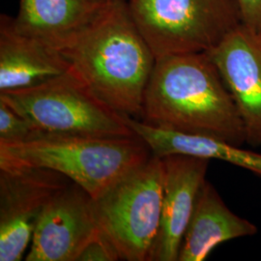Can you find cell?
I'll return each instance as SVG.
<instances>
[{"instance_id": "obj_1", "label": "cell", "mask_w": 261, "mask_h": 261, "mask_svg": "<svg viewBox=\"0 0 261 261\" xmlns=\"http://www.w3.org/2000/svg\"><path fill=\"white\" fill-rule=\"evenodd\" d=\"M61 53L95 97L123 116L141 118L157 58L133 19L128 1H107Z\"/></svg>"}, {"instance_id": "obj_2", "label": "cell", "mask_w": 261, "mask_h": 261, "mask_svg": "<svg viewBox=\"0 0 261 261\" xmlns=\"http://www.w3.org/2000/svg\"><path fill=\"white\" fill-rule=\"evenodd\" d=\"M142 121L242 146L246 136L233 99L207 53L156 59L146 86Z\"/></svg>"}, {"instance_id": "obj_3", "label": "cell", "mask_w": 261, "mask_h": 261, "mask_svg": "<svg viewBox=\"0 0 261 261\" xmlns=\"http://www.w3.org/2000/svg\"><path fill=\"white\" fill-rule=\"evenodd\" d=\"M152 156L138 136L99 138L45 134L17 144L0 143V168H47L82 187L93 198Z\"/></svg>"}, {"instance_id": "obj_4", "label": "cell", "mask_w": 261, "mask_h": 261, "mask_svg": "<svg viewBox=\"0 0 261 261\" xmlns=\"http://www.w3.org/2000/svg\"><path fill=\"white\" fill-rule=\"evenodd\" d=\"M164 172L163 159L152 155L93 198L97 224L120 259L150 261L161 225Z\"/></svg>"}, {"instance_id": "obj_5", "label": "cell", "mask_w": 261, "mask_h": 261, "mask_svg": "<svg viewBox=\"0 0 261 261\" xmlns=\"http://www.w3.org/2000/svg\"><path fill=\"white\" fill-rule=\"evenodd\" d=\"M0 100L44 134L99 138L136 136L125 116L95 97L71 70L32 88L2 92Z\"/></svg>"}, {"instance_id": "obj_6", "label": "cell", "mask_w": 261, "mask_h": 261, "mask_svg": "<svg viewBox=\"0 0 261 261\" xmlns=\"http://www.w3.org/2000/svg\"><path fill=\"white\" fill-rule=\"evenodd\" d=\"M156 58L207 53L241 23L233 0H129Z\"/></svg>"}, {"instance_id": "obj_7", "label": "cell", "mask_w": 261, "mask_h": 261, "mask_svg": "<svg viewBox=\"0 0 261 261\" xmlns=\"http://www.w3.org/2000/svg\"><path fill=\"white\" fill-rule=\"evenodd\" d=\"M71 181L47 168H0V261H19L47 203Z\"/></svg>"}, {"instance_id": "obj_8", "label": "cell", "mask_w": 261, "mask_h": 261, "mask_svg": "<svg viewBox=\"0 0 261 261\" xmlns=\"http://www.w3.org/2000/svg\"><path fill=\"white\" fill-rule=\"evenodd\" d=\"M99 231L93 197L72 182L42 212L25 260L75 261Z\"/></svg>"}, {"instance_id": "obj_9", "label": "cell", "mask_w": 261, "mask_h": 261, "mask_svg": "<svg viewBox=\"0 0 261 261\" xmlns=\"http://www.w3.org/2000/svg\"><path fill=\"white\" fill-rule=\"evenodd\" d=\"M233 99L246 143L261 146V35L240 23L207 51Z\"/></svg>"}, {"instance_id": "obj_10", "label": "cell", "mask_w": 261, "mask_h": 261, "mask_svg": "<svg viewBox=\"0 0 261 261\" xmlns=\"http://www.w3.org/2000/svg\"><path fill=\"white\" fill-rule=\"evenodd\" d=\"M162 159L165 171L162 217L150 261H178L210 160L180 154Z\"/></svg>"}, {"instance_id": "obj_11", "label": "cell", "mask_w": 261, "mask_h": 261, "mask_svg": "<svg viewBox=\"0 0 261 261\" xmlns=\"http://www.w3.org/2000/svg\"><path fill=\"white\" fill-rule=\"evenodd\" d=\"M71 70L61 50L19 32L13 17H0V93L28 89Z\"/></svg>"}, {"instance_id": "obj_12", "label": "cell", "mask_w": 261, "mask_h": 261, "mask_svg": "<svg viewBox=\"0 0 261 261\" xmlns=\"http://www.w3.org/2000/svg\"><path fill=\"white\" fill-rule=\"evenodd\" d=\"M257 226L233 213L214 186L205 181L183 237L178 261L205 260L223 243L257 233Z\"/></svg>"}, {"instance_id": "obj_13", "label": "cell", "mask_w": 261, "mask_h": 261, "mask_svg": "<svg viewBox=\"0 0 261 261\" xmlns=\"http://www.w3.org/2000/svg\"><path fill=\"white\" fill-rule=\"evenodd\" d=\"M106 3L107 0H19L13 24L20 33L61 50Z\"/></svg>"}, {"instance_id": "obj_14", "label": "cell", "mask_w": 261, "mask_h": 261, "mask_svg": "<svg viewBox=\"0 0 261 261\" xmlns=\"http://www.w3.org/2000/svg\"><path fill=\"white\" fill-rule=\"evenodd\" d=\"M125 119L134 134L146 143L153 156L164 158L180 154L218 160L261 176L259 152L243 149L239 145L213 137L165 129L128 116Z\"/></svg>"}, {"instance_id": "obj_15", "label": "cell", "mask_w": 261, "mask_h": 261, "mask_svg": "<svg viewBox=\"0 0 261 261\" xmlns=\"http://www.w3.org/2000/svg\"><path fill=\"white\" fill-rule=\"evenodd\" d=\"M44 133L37 130L25 117L0 100V143L17 144L36 140Z\"/></svg>"}, {"instance_id": "obj_16", "label": "cell", "mask_w": 261, "mask_h": 261, "mask_svg": "<svg viewBox=\"0 0 261 261\" xmlns=\"http://www.w3.org/2000/svg\"><path fill=\"white\" fill-rule=\"evenodd\" d=\"M120 255L107 235L100 231L84 246L75 261H115Z\"/></svg>"}, {"instance_id": "obj_17", "label": "cell", "mask_w": 261, "mask_h": 261, "mask_svg": "<svg viewBox=\"0 0 261 261\" xmlns=\"http://www.w3.org/2000/svg\"><path fill=\"white\" fill-rule=\"evenodd\" d=\"M241 23L259 32L261 29V0H233Z\"/></svg>"}, {"instance_id": "obj_18", "label": "cell", "mask_w": 261, "mask_h": 261, "mask_svg": "<svg viewBox=\"0 0 261 261\" xmlns=\"http://www.w3.org/2000/svg\"><path fill=\"white\" fill-rule=\"evenodd\" d=\"M107 1H112V0H107ZM123 1H129V0H123Z\"/></svg>"}, {"instance_id": "obj_19", "label": "cell", "mask_w": 261, "mask_h": 261, "mask_svg": "<svg viewBox=\"0 0 261 261\" xmlns=\"http://www.w3.org/2000/svg\"><path fill=\"white\" fill-rule=\"evenodd\" d=\"M259 33H260V35H261V29H260V31H259Z\"/></svg>"}]
</instances>
